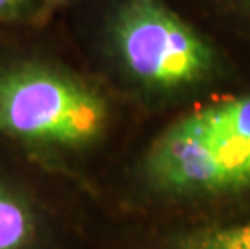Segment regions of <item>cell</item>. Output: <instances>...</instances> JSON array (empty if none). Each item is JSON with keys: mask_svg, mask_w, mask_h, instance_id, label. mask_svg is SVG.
Returning a JSON list of instances; mask_svg holds the SVG:
<instances>
[{"mask_svg": "<svg viewBox=\"0 0 250 249\" xmlns=\"http://www.w3.org/2000/svg\"><path fill=\"white\" fill-rule=\"evenodd\" d=\"M62 177L0 141V249H62Z\"/></svg>", "mask_w": 250, "mask_h": 249, "instance_id": "3957f363", "label": "cell"}, {"mask_svg": "<svg viewBox=\"0 0 250 249\" xmlns=\"http://www.w3.org/2000/svg\"><path fill=\"white\" fill-rule=\"evenodd\" d=\"M73 0H39V8L34 17L33 24L34 26H42L45 21H49L60 8L68 5Z\"/></svg>", "mask_w": 250, "mask_h": 249, "instance_id": "52a82bcc", "label": "cell"}, {"mask_svg": "<svg viewBox=\"0 0 250 249\" xmlns=\"http://www.w3.org/2000/svg\"><path fill=\"white\" fill-rule=\"evenodd\" d=\"M104 39L121 71L144 86L188 88L215 68L208 41L162 0H120L108 15Z\"/></svg>", "mask_w": 250, "mask_h": 249, "instance_id": "7a4b0ae2", "label": "cell"}, {"mask_svg": "<svg viewBox=\"0 0 250 249\" xmlns=\"http://www.w3.org/2000/svg\"><path fill=\"white\" fill-rule=\"evenodd\" d=\"M113 123L105 89L41 52L0 42V141L70 177L102 149Z\"/></svg>", "mask_w": 250, "mask_h": 249, "instance_id": "6da1fadb", "label": "cell"}, {"mask_svg": "<svg viewBox=\"0 0 250 249\" xmlns=\"http://www.w3.org/2000/svg\"><path fill=\"white\" fill-rule=\"evenodd\" d=\"M152 181L174 193H215L236 188L229 172L208 141L176 120L147 154Z\"/></svg>", "mask_w": 250, "mask_h": 249, "instance_id": "277c9868", "label": "cell"}, {"mask_svg": "<svg viewBox=\"0 0 250 249\" xmlns=\"http://www.w3.org/2000/svg\"><path fill=\"white\" fill-rule=\"evenodd\" d=\"M239 2H241L247 10H250V0H239Z\"/></svg>", "mask_w": 250, "mask_h": 249, "instance_id": "ba28073f", "label": "cell"}, {"mask_svg": "<svg viewBox=\"0 0 250 249\" xmlns=\"http://www.w3.org/2000/svg\"><path fill=\"white\" fill-rule=\"evenodd\" d=\"M39 0H0V26L28 23L33 24Z\"/></svg>", "mask_w": 250, "mask_h": 249, "instance_id": "8992f818", "label": "cell"}, {"mask_svg": "<svg viewBox=\"0 0 250 249\" xmlns=\"http://www.w3.org/2000/svg\"><path fill=\"white\" fill-rule=\"evenodd\" d=\"M194 249H250V225L213 231L200 238Z\"/></svg>", "mask_w": 250, "mask_h": 249, "instance_id": "5b68a950", "label": "cell"}]
</instances>
